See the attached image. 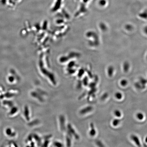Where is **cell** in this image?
Returning a JSON list of instances; mask_svg holds the SVG:
<instances>
[{
    "mask_svg": "<svg viewBox=\"0 0 147 147\" xmlns=\"http://www.w3.org/2000/svg\"><path fill=\"white\" fill-rule=\"evenodd\" d=\"M121 122V119L119 118H117L114 119L112 121V124L113 126L114 127H117L120 124Z\"/></svg>",
    "mask_w": 147,
    "mask_h": 147,
    "instance_id": "5b68a950",
    "label": "cell"
},
{
    "mask_svg": "<svg viewBox=\"0 0 147 147\" xmlns=\"http://www.w3.org/2000/svg\"><path fill=\"white\" fill-rule=\"evenodd\" d=\"M128 82L126 80H122L120 82V85L123 87H126L128 85Z\"/></svg>",
    "mask_w": 147,
    "mask_h": 147,
    "instance_id": "30bf717a",
    "label": "cell"
},
{
    "mask_svg": "<svg viewBox=\"0 0 147 147\" xmlns=\"http://www.w3.org/2000/svg\"><path fill=\"white\" fill-rule=\"evenodd\" d=\"M26 114H27V113H26ZM27 114H28V112H27Z\"/></svg>",
    "mask_w": 147,
    "mask_h": 147,
    "instance_id": "4fadbf2b",
    "label": "cell"
},
{
    "mask_svg": "<svg viewBox=\"0 0 147 147\" xmlns=\"http://www.w3.org/2000/svg\"><path fill=\"white\" fill-rule=\"evenodd\" d=\"M145 141H146V142L147 143V137H146V139H145Z\"/></svg>",
    "mask_w": 147,
    "mask_h": 147,
    "instance_id": "7c38bea8",
    "label": "cell"
},
{
    "mask_svg": "<svg viewBox=\"0 0 147 147\" xmlns=\"http://www.w3.org/2000/svg\"><path fill=\"white\" fill-rule=\"evenodd\" d=\"M90 128L91 129L90 130L89 133L90 135L92 137L96 135V129H95L94 125L93 123L91 124Z\"/></svg>",
    "mask_w": 147,
    "mask_h": 147,
    "instance_id": "277c9868",
    "label": "cell"
},
{
    "mask_svg": "<svg viewBox=\"0 0 147 147\" xmlns=\"http://www.w3.org/2000/svg\"><path fill=\"white\" fill-rule=\"evenodd\" d=\"M5 135L9 138H13L16 135V132L11 128H7L5 130Z\"/></svg>",
    "mask_w": 147,
    "mask_h": 147,
    "instance_id": "6da1fadb",
    "label": "cell"
},
{
    "mask_svg": "<svg viewBox=\"0 0 147 147\" xmlns=\"http://www.w3.org/2000/svg\"><path fill=\"white\" fill-rule=\"evenodd\" d=\"M18 108L16 107H14L11 109L8 113V116L11 117H13L17 114Z\"/></svg>",
    "mask_w": 147,
    "mask_h": 147,
    "instance_id": "3957f363",
    "label": "cell"
},
{
    "mask_svg": "<svg viewBox=\"0 0 147 147\" xmlns=\"http://www.w3.org/2000/svg\"><path fill=\"white\" fill-rule=\"evenodd\" d=\"M93 108L91 106H88L84 108V109L82 110V113L83 114H86L90 113L93 110Z\"/></svg>",
    "mask_w": 147,
    "mask_h": 147,
    "instance_id": "8992f818",
    "label": "cell"
},
{
    "mask_svg": "<svg viewBox=\"0 0 147 147\" xmlns=\"http://www.w3.org/2000/svg\"><path fill=\"white\" fill-rule=\"evenodd\" d=\"M108 93H105L103 95H102V100H105L108 96Z\"/></svg>",
    "mask_w": 147,
    "mask_h": 147,
    "instance_id": "8fae6325",
    "label": "cell"
},
{
    "mask_svg": "<svg viewBox=\"0 0 147 147\" xmlns=\"http://www.w3.org/2000/svg\"><path fill=\"white\" fill-rule=\"evenodd\" d=\"M136 117L139 121H142L144 119V115L141 112H139L136 115Z\"/></svg>",
    "mask_w": 147,
    "mask_h": 147,
    "instance_id": "52a82bcc",
    "label": "cell"
},
{
    "mask_svg": "<svg viewBox=\"0 0 147 147\" xmlns=\"http://www.w3.org/2000/svg\"><path fill=\"white\" fill-rule=\"evenodd\" d=\"M130 138L132 141L133 142L135 143L136 145L138 146L141 147V144L140 140L139 138L137 135L133 134L130 136Z\"/></svg>",
    "mask_w": 147,
    "mask_h": 147,
    "instance_id": "7a4b0ae2",
    "label": "cell"
},
{
    "mask_svg": "<svg viewBox=\"0 0 147 147\" xmlns=\"http://www.w3.org/2000/svg\"><path fill=\"white\" fill-rule=\"evenodd\" d=\"M114 115L117 118H119L122 116V113L120 110L116 109L113 112Z\"/></svg>",
    "mask_w": 147,
    "mask_h": 147,
    "instance_id": "ba28073f",
    "label": "cell"
},
{
    "mask_svg": "<svg viewBox=\"0 0 147 147\" xmlns=\"http://www.w3.org/2000/svg\"><path fill=\"white\" fill-rule=\"evenodd\" d=\"M115 98L117 100H122L123 97L122 93L120 92H117L115 94Z\"/></svg>",
    "mask_w": 147,
    "mask_h": 147,
    "instance_id": "9c48e42d",
    "label": "cell"
}]
</instances>
